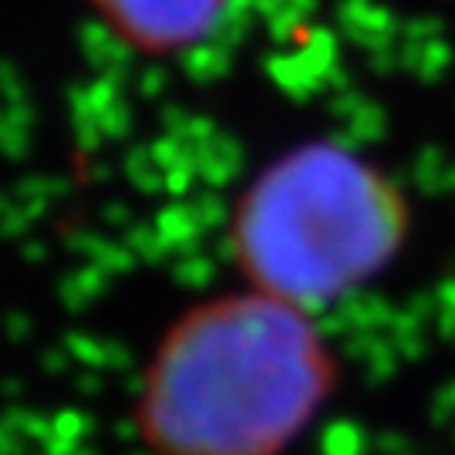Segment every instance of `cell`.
<instances>
[{"instance_id": "obj_1", "label": "cell", "mask_w": 455, "mask_h": 455, "mask_svg": "<svg viewBox=\"0 0 455 455\" xmlns=\"http://www.w3.org/2000/svg\"><path fill=\"white\" fill-rule=\"evenodd\" d=\"M334 385L338 361L314 310L243 287L165 327L132 422L148 455H283Z\"/></svg>"}, {"instance_id": "obj_2", "label": "cell", "mask_w": 455, "mask_h": 455, "mask_svg": "<svg viewBox=\"0 0 455 455\" xmlns=\"http://www.w3.org/2000/svg\"><path fill=\"white\" fill-rule=\"evenodd\" d=\"M408 233L411 203L385 165L344 142L310 139L246 182L227 246L243 287L317 314L371 283Z\"/></svg>"}, {"instance_id": "obj_3", "label": "cell", "mask_w": 455, "mask_h": 455, "mask_svg": "<svg viewBox=\"0 0 455 455\" xmlns=\"http://www.w3.org/2000/svg\"><path fill=\"white\" fill-rule=\"evenodd\" d=\"M98 24L139 58H180L223 31L233 0H84Z\"/></svg>"}]
</instances>
